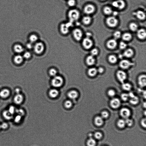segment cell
<instances>
[{"instance_id": "56", "label": "cell", "mask_w": 146, "mask_h": 146, "mask_svg": "<svg viewBox=\"0 0 146 146\" xmlns=\"http://www.w3.org/2000/svg\"><path fill=\"white\" fill-rule=\"evenodd\" d=\"M141 124L142 126L145 128L146 127V118H144L141 121Z\"/></svg>"}, {"instance_id": "26", "label": "cell", "mask_w": 146, "mask_h": 146, "mask_svg": "<svg viewBox=\"0 0 146 146\" xmlns=\"http://www.w3.org/2000/svg\"><path fill=\"white\" fill-rule=\"evenodd\" d=\"M122 88L125 91H129L131 90L132 86L129 83L124 82L122 83Z\"/></svg>"}, {"instance_id": "50", "label": "cell", "mask_w": 146, "mask_h": 146, "mask_svg": "<svg viewBox=\"0 0 146 146\" xmlns=\"http://www.w3.org/2000/svg\"><path fill=\"white\" fill-rule=\"evenodd\" d=\"M15 112L18 113V115H19L21 116L24 115L25 114L24 110L22 109H16Z\"/></svg>"}, {"instance_id": "20", "label": "cell", "mask_w": 146, "mask_h": 146, "mask_svg": "<svg viewBox=\"0 0 146 146\" xmlns=\"http://www.w3.org/2000/svg\"><path fill=\"white\" fill-rule=\"evenodd\" d=\"M10 93V91L7 89L2 90L0 92V96L2 98H6L8 97Z\"/></svg>"}, {"instance_id": "43", "label": "cell", "mask_w": 146, "mask_h": 146, "mask_svg": "<svg viewBox=\"0 0 146 146\" xmlns=\"http://www.w3.org/2000/svg\"><path fill=\"white\" fill-rule=\"evenodd\" d=\"M101 117L103 119L107 118L109 116V113L106 111H103L101 112Z\"/></svg>"}, {"instance_id": "37", "label": "cell", "mask_w": 146, "mask_h": 146, "mask_svg": "<svg viewBox=\"0 0 146 146\" xmlns=\"http://www.w3.org/2000/svg\"><path fill=\"white\" fill-rule=\"evenodd\" d=\"M103 11L104 13L107 15H110L113 12L112 9L109 7H106L104 8Z\"/></svg>"}, {"instance_id": "58", "label": "cell", "mask_w": 146, "mask_h": 146, "mask_svg": "<svg viewBox=\"0 0 146 146\" xmlns=\"http://www.w3.org/2000/svg\"><path fill=\"white\" fill-rule=\"evenodd\" d=\"M86 35L87 37L89 38H90L92 36V33L90 32H87L86 34Z\"/></svg>"}, {"instance_id": "8", "label": "cell", "mask_w": 146, "mask_h": 146, "mask_svg": "<svg viewBox=\"0 0 146 146\" xmlns=\"http://www.w3.org/2000/svg\"><path fill=\"white\" fill-rule=\"evenodd\" d=\"M82 44L84 47L87 49H90L93 45V43L90 38L86 37L83 39Z\"/></svg>"}, {"instance_id": "1", "label": "cell", "mask_w": 146, "mask_h": 146, "mask_svg": "<svg viewBox=\"0 0 146 146\" xmlns=\"http://www.w3.org/2000/svg\"><path fill=\"white\" fill-rule=\"evenodd\" d=\"M68 16L70 21L73 22L79 19L80 14L77 10L72 9L69 11Z\"/></svg>"}, {"instance_id": "5", "label": "cell", "mask_w": 146, "mask_h": 146, "mask_svg": "<svg viewBox=\"0 0 146 146\" xmlns=\"http://www.w3.org/2000/svg\"><path fill=\"white\" fill-rule=\"evenodd\" d=\"M116 75L117 79L121 83H123L127 78L126 73L122 70H118L117 72Z\"/></svg>"}, {"instance_id": "10", "label": "cell", "mask_w": 146, "mask_h": 146, "mask_svg": "<svg viewBox=\"0 0 146 146\" xmlns=\"http://www.w3.org/2000/svg\"><path fill=\"white\" fill-rule=\"evenodd\" d=\"M120 114L122 118L127 119L129 118L131 114V112L127 108H122L120 111Z\"/></svg>"}, {"instance_id": "57", "label": "cell", "mask_w": 146, "mask_h": 146, "mask_svg": "<svg viewBox=\"0 0 146 146\" xmlns=\"http://www.w3.org/2000/svg\"><path fill=\"white\" fill-rule=\"evenodd\" d=\"M26 47L29 49H31L33 47V46L32 44L28 43L26 45Z\"/></svg>"}, {"instance_id": "16", "label": "cell", "mask_w": 146, "mask_h": 146, "mask_svg": "<svg viewBox=\"0 0 146 146\" xmlns=\"http://www.w3.org/2000/svg\"><path fill=\"white\" fill-rule=\"evenodd\" d=\"M137 36L141 40H144L146 36V32L145 30L143 29L138 30Z\"/></svg>"}, {"instance_id": "33", "label": "cell", "mask_w": 146, "mask_h": 146, "mask_svg": "<svg viewBox=\"0 0 146 146\" xmlns=\"http://www.w3.org/2000/svg\"><path fill=\"white\" fill-rule=\"evenodd\" d=\"M117 125L120 128H124L126 125L125 120L122 119L119 120L117 122Z\"/></svg>"}, {"instance_id": "40", "label": "cell", "mask_w": 146, "mask_h": 146, "mask_svg": "<svg viewBox=\"0 0 146 146\" xmlns=\"http://www.w3.org/2000/svg\"><path fill=\"white\" fill-rule=\"evenodd\" d=\"M93 135L95 138L97 139H101L102 137V135L101 133L98 131L95 132L94 134Z\"/></svg>"}, {"instance_id": "22", "label": "cell", "mask_w": 146, "mask_h": 146, "mask_svg": "<svg viewBox=\"0 0 146 146\" xmlns=\"http://www.w3.org/2000/svg\"><path fill=\"white\" fill-rule=\"evenodd\" d=\"M97 73V69L95 67L91 68H90L88 71V75L92 77L95 76Z\"/></svg>"}, {"instance_id": "38", "label": "cell", "mask_w": 146, "mask_h": 146, "mask_svg": "<svg viewBox=\"0 0 146 146\" xmlns=\"http://www.w3.org/2000/svg\"><path fill=\"white\" fill-rule=\"evenodd\" d=\"M38 39L37 36L36 35L32 34L30 36L29 40L31 43L36 42Z\"/></svg>"}, {"instance_id": "9", "label": "cell", "mask_w": 146, "mask_h": 146, "mask_svg": "<svg viewBox=\"0 0 146 146\" xmlns=\"http://www.w3.org/2000/svg\"><path fill=\"white\" fill-rule=\"evenodd\" d=\"M132 65V63L130 61L126 59L122 60L119 63L120 67L124 69H128Z\"/></svg>"}, {"instance_id": "63", "label": "cell", "mask_w": 146, "mask_h": 146, "mask_svg": "<svg viewBox=\"0 0 146 146\" xmlns=\"http://www.w3.org/2000/svg\"><path fill=\"white\" fill-rule=\"evenodd\" d=\"M1 128V125H0V129Z\"/></svg>"}, {"instance_id": "21", "label": "cell", "mask_w": 146, "mask_h": 146, "mask_svg": "<svg viewBox=\"0 0 146 146\" xmlns=\"http://www.w3.org/2000/svg\"><path fill=\"white\" fill-rule=\"evenodd\" d=\"M78 92L75 90L70 91L69 92L68 95L69 98L71 99H75L77 98L78 97Z\"/></svg>"}, {"instance_id": "53", "label": "cell", "mask_w": 146, "mask_h": 146, "mask_svg": "<svg viewBox=\"0 0 146 146\" xmlns=\"http://www.w3.org/2000/svg\"><path fill=\"white\" fill-rule=\"evenodd\" d=\"M22 119L21 116L18 115L15 117V121L16 123H18L20 122Z\"/></svg>"}, {"instance_id": "3", "label": "cell", "mask_w": 146, "mask_h": 146, "mask_svg": "<svg viewBox=\"0 0 146 146\" xmlns=\"http://www.w3.org/2000/svg\"><path fill=\"white\" fill-rule=\"evenodd\" d=\"M73 22H69L66 23H62L60 26V30L62 33L64 34H67L69 32L70 27L72 26Z\"/></svg>"}, {"instance_id": "11", "label": "cell", "mask_w": 146, "mask_h": 146, "mask_svg": "<svg viewBox=\"0 0 146 146\" xmlns=\"http://www.w3.org/2000/svg\"><path fill=\"white\" fill-rule=\"evenodd\" d=\"M120 100L118 98H114L110 100V105L113 109H118L120 107Z\"/></svg>"}, {"instance_id": "14", "label": "cell", "mask_w": 146, "mask_h": 146, "mask_svg": "<svg viewBox=\"0 0 146 146\" xmlns=\"http://www.w3.org/2000/svg\"><path fill=\"white\" fill-rule=\"evenodd\" d=\"M106 45L109 49H114L116 48L117 45V41L115 39H111L108 41Z\"/></svg>"}, {"instance_id": "25", "label": "cell", "mask_w": 146, "mask_h": 146, "mask_svg": "<svg viewBox=\"0 0 146 146\" xmlns=\"http://www.w3.org/2000/svg\"><path fill=\"white\" fill-rule=\"evenodd\" d=\"M23 59V56L20 55H18L14 57V61L15 63L19 64L22 62Z\"/></svg>"}, {"instance_id": "49", "label": "cell", "mask_w": 146, "mask_h": 146, "mask_svg": "<svg viewBox=\"0 0 146 146\" xmlns=\"http://www.w3.org/2000/svg\"><path fill=\"white\" fill-rule=\"evenodd\" d=\"M127 45L126 43H125L124 42L122 41L120 43L119 47L121 49H123L126 47H127Z\"/></svg>"}, {"instance_id": "29", "label": "cell", "mask_w": 146, "mask_h": 146, "mask_svg": "<svg viewBox=\"0 0 146 146\" xmlns=\"http://www.w3.org/2000/svg\"><path fill=\"white\" fill-rule=\"evenodd\" d=\"M122 39L124 41H129L132 38V35L128 33H126L124 34L122 36Z\"/></svg>"}, {"instance_id": "6", "label": "cell", "mask_w": 146, "mask_h": 146, "mask_svg": "<svg viewBox=\"0 0 146 146\" xmlns=\"http://www.w3.org/2000/svg\"><path fill=\"white\" fill-rule=\"evenodd\" d=\"M35 53L37 54H40L43 52L44 49V44L41 42L36 43L34 46Z\"/></svg>"}, {"instance_id": "35", "label": "cell", "mask_w": 146, "mask_h": 146, "mask_svg": "<svg viewBox=\"0 0 146 146\" xmlns=\"http://www.w3.org/2000/svg\"><path fill=\"white\" fill-rule=\"evenodd\" d=\"M91 18L89 16H84L82 19L83 23L85 25L89 24L91 22Z\"/></svg>"}, {"instance_id": "2", "label": "cell", "mask_w": 146, "mask_h": 146, "mask_svg": "<svg viewBox=\"0 0 146 146\" xmlns=\"http://www.w3.org/2000/svg\"><path fill=\"white\" fill-rule=\"evenodd\" d=\"M63 83V80L62 77L59 76L54 77L51 81L52 85L55 88H58L62 85Z\"/></svg>"}, {"instance_id": "62", "label": "cell", "mask_w": 146, "mask_h": 146, "mask_svg": "<svg viewBox=\"0 0 146 146\" xmlns=\"http://www.w3.org/2000/svg\"><path fill=\"white\" fill-rule=\"evenodd\" d=\"M143 106L145 108H146V102H144V104H143Z\"/></svg>"}, {"instance_id": "42", "label": "cell", "mask_w": 146, "mask_h": 146, "mask_svg": "<svg viewBox=\"0 0 146 146\" xmlns=\"http://www.w3.org/2000/svg\"><path fill=\"white\" fill-rule=\"evenodd\" d=\"M108 95L110 97H114L116 95V92L114 90L110 89L108 91Z\"/></svg>"}, {"instance_id": "13", "label": "cell", "mask_w": 146, "mask_h": 146, "mask_svg": "<svg viewBox=\"0 0 146 146\" xmlns=\"http://www.w3.org/2000/svg\"><path fill=\"white\" fill-rule=\"evenodd\" d=\"M95 8L94 6L92 4H88L84 8V12L87 14H90L94 12Z\"/></svg>"}, {"instance_id": "45", "label": "cell", "mask_w": 146, "mask_h": 146, "mask_svg": "<svg viewBox=\"0 0 146 146\" xmlns=\"http://www.w3.org/2000/svg\"><path fill=\"white\" fill-rule=\"evenodd\" d=\"M49 73L51 76L54 77L57 76V72L56 70L55 69H51L49 71Z\"/></svg>"}, {"instance_id": "28", "label": "cell", "mask_w": 146, "mask_h": 146, "mask_svg": "<svg viewBox=\"0 0 146 146\" xmlns=\"http://www.w3.org/2000/svg\"><path fill=\"white\" fill-rule=\"evenodd\" d=\"M117 8L122 10L124 8L125 6V3L123 0H118L117 1Z\"/></svg>"}, {"instance_id": "24", "label": "cell", "mask_w": 146, "mask_h": 146, "mask_svg": "<svg viewBox=\"0 0 146 146\" xmlns=\"http://www.w3.org/2000/svg\"><path fill=\"white\" fill-rule=\"evenodd\" d=\"M14 49L15 52L18 53H22L24 51L23 47L20 44H17L14 45Z\"/></svg>"}, {"instance_id": "23", "label": "cell", "mask_w": 146, "mask_h": 146, "mask_svg": "<svg viewBox=\"0 0 146 146\" xmlns=\"http://www.w3.org/2000/svg\"><path fill=\"white\" fill-rule=\"evenodd\" d=\"M95 122L96 126H101L103 124V119L101 117H96L95 118Z\"/></svg>"}, {"instance_id": "46", "label": "cell", "mask_w": 146, "mask_h": 146, "mask_svg": "<svg viewBox=\"0 0 146 146\" xmlns=\"http://www.w3.org/2000/svg\"><path fill=\"white\" fill-rule=\"evenodd\" d=\"M72 105V102L70 100H67L65 103V106L67 109H69L71 108Z\"/></svg>"}, {"instance_id": "61", "label": "cell", "mask_w": 146, "mask_h": 146, "mask_svg": "<svg viewBox=\"0 0 146 146\" xmlns=\"http://www.w3.org/2000/svg\"><path fill=\"white\" fill-rule=\"evenodd\" d=\"M92 136H93V134L92 133L89 134V136L90 137V138H92Z\"/></svg>"}, {"instance_id": "15", "label": "cell", "mask_w": 146, "mask_h": 146, "mask_svg": "<svg viewBox=\"0 0 146 146\" xmlns=\"http://www.w3.org/2000/svg\"><path fill=\"white\" fill-rule=\"evenodd\" d=\"M134 15L138 19L141 20H144L146 18V14L144 11L139 10L134 13Z\"/></svg>"}, {"instance_id": "36", "label": "cell", "mask_w": 146, "mask_h": 146, "mask_svg": "<svg viewBox=\"0 0 146 146\" xmlns=\"http://www.w3.org/2000/svg\"><path fill=\"white\" fill-rule=\"evenodd\" d=\"M129 27L130 29L133 32H135L138 30V27L136 23H130Z\"/></svg>"}, {"instance_id": "19", "label": "cell", "mask_w": 146, "mask_h": 146, "mask_svg": "<svg viewBox=\"0 0 146 146\" xmlns=\"http://www.w3.org/2000/svg\"><path fill=\"white\" fill-rule=\"evenodd\" d=\"M134 55V52L132 49H128L124 52L123 56L126 58H130L132 56Z\"/></svg>"}, {"instance_id": "54", "label": "cell", "mask_w": 146, "mask_h": 146, "mask_svg": "<svg viewBox=\"0 0 146 146\" xmlns=\"http://www.w3.org/2000/svg\"><path fill=\"white\" fill-rule=\"evenodd\" d=\"M8 124L6 122H4L1 125V128L5 129H7L8 127Z\"/></svg>"}, {"instance_id": "30", "label": "cell", "mask_w": 146, "mask_h": 146, "mask_svg": "<svg viewBox=\"0 0 146 146\" xmlns=\"http://www.w3.org/2000/svg\"><path fill=\"white\" fill-rule=\"evenodd\" d=\"M130 102L132 105H135L139 103V97L136 96H135L134 97L130 98Z\"/></svg>"}, {"instance_id": "48", "label": "cell", "mask_w": 146, "mask_h": 146, "mask_svg": "<svg viewBox=\"0 0 146 146\" xmlns=\"http://www.w3.org/2000/svg\"><path fill=\"white\" fill-rule=\"evenodd\" d=\"M91 55L93 56L97 55L98 53V51L96 48H94L91 51Z\"/></svg>"}, {"instance_id": "18", "label": "cell", "mask_w": 146, "mask_h": 146, "mask_svg": "<svg viewBox=\"0 0 146 146\" xmlns=\"http://www.w3.org/2000/svg\"><path fill=\"white\" fill-rule=\"evenodd\" d=\"M87 65L88 66H92L95 64V59L93 56L92 55L88 56L86 59Z\"/></svg>"}, {"instance_id": "31", "label": "cell", "mask_w": 146, "mask_h": 146, "mask_svg": "<svg viewBox=\"0 0 146 146\" xmlns=\"http://www.w3.org/2000/svg\"><path fill=\"white\" fill-rule=\"evenodd\" d=\"M3 115L4 118L7 120L11 119L12 118V115L9 113L8 110H5L3 113Z\"/></svg>"}, {"instance_id": "41", "label": "cell", "mask_w": 146, "mask_h": 146, "mask_svg": "<svg viewBox=\"0 0 146 146\" xmlns=\"http://www.w3.org/2000/svg\"><path fill=\"white\" fill-rule=\"evenodd\" d=\"M113 36L115 40L119 39L121 36V33L119 31H116L114 33Z\"/></svg>"}, {"instance_id": "17", "label": "cell", "mask_w": 146, "mask_h": 146, "mask_svg": "<svg viewBox=\"0 0 146 146\" xmlns=\"http://www.w3.org/2000/svg\"><path fill=\"white\" fill-rule=\"evenodd\" d=\"M23 100V96L20 94H17L14 98V102L17 105H19L21 103Z\"/></svg>"}, {"instance_id": "32", "label": "cell", "mask_w": 146, "mask_h": 146, "mask_svg": "<svg viewBox=\"0 0 146 146\" xmlns=\"http://www.w3.org/2000/svg\"><path fill=\"white\" fill-rule=\"evenodd\" d=\"M108 60L110 63H115L117 62V58L115 55H111L108 57Z\"/></svg>"}, {"instance_id": "44", "label": "cell", "mask_w": 146, "mask_h": 146, "mask_svg": "<svg viewBox=\"0 0 146 146\" xmlns=\"http://www.w3.org/2000/svg\"><path fill=\"white\" fill-rule=\"evenodd\" d=\"M125 121L126 125H127L129 126H131L133 124V120L129 118L126 119Z\"/></svg>"}, {"instance_id": "55", "label": "cell", "mask_w": 146, "mask_h": 146, "mask_svg": "<svg viewBox=\"0 0 146 146\" xmlns=\"http://www.w3.org/2000/svg\"><path fill=\"white\" fill-rule=\"evenodd\" d=\"M97 70L98 73H100V74L102 73L105 71V69H104L102 67L98 68L97 69Z\"/></svg>"}, {"instance_id": "52", "label": "cell", "mask_w": 146, "mask_h": 146, "mask_svg": "<svg viewBox=\"0 0 146 146\" xmlns=\"http://www.w3.org/2000/svg\"><path fill=\"white\" fill-rule=\"evenodd\" d=\"M31 56V54L29 52H26L24 53L23 55V58H26V59H28L30 58Z\"/></svg>"}, {"instance_id": "34", "label": "cell", "mask_w": 146, "mask_h": 146, "mask_svg": "<svg viewBox=\"0 0 146 146\" xmlns=\"http://www.w3.org/2000/svg\"><path fill=\"white\" fill-rule=\"evenodd\" d=\"M87 144L88 146H95L96 145V142L93 138H90L87 141Z\"/></svg>"}, {"instance_id": "47", "label": "cell", "mask_w": 146, "mask_h": 146, "mask_svg": "<svg viewBox=\"0 0 146 146\" xmlns=\"http://www.w3.org/2000/svg\"><path fill=\"white\" fill-rule=\"evenodd\" d=\"M15 110H16V109H15L14 107V106H10V107L9 108L8 110V111L9 113H10V114H11L13 115V114H14V113H15Z\"/></svg>"}, {"instance_id": "4", "label": "cell", "mask_w": 146, "mask_h": 146, "mask_svg": "<svg viewBox=\"0 0 146 146\" xmlns=\"http://www.w3.org/2000/svg\"><path fill=\"white\" fill-rule=\"evenodd\" d=\"M106 23L109 27H114L118 24V21L115 17H110L106 19Z\"/></svg>"}, {"instance_id": "27", "label": "cell", "mask_w": 146, "mask_h": 146, "mask_svg": "<svg viewBox=\"0 0 146 146\" xmlns=\"http://www.w3.org/2000/svg\"><path fill=\"white\" fill-rule=\"evenodd\" d=\"M59 94V92L57 90L55 89L51 90L49 92V95L51 97L55 98L57 97Z\"/></svg>"}, {"instance_id": "59", "label": "cell", "mask_w": 146, "mask_h": 146, "mask_svg": "<svg viewBox=\"0 0 146 146\" xmlns=\"http://www.w3.org/2000/svg\"><path fill=\"white\" fill-rule=\"evenodd\" d=\"M15 93H16L17 94H20V90L19 88H17L15 89Z\"/></svg>"}, {"instance_id": "60", "label": "cell", "mask_w": 146, "mask_h": 146, "mask_svg": "<svg viewBox=\"0 0 146 146\" xmlns=\"http://www.w3.org/2000/svg\"><path fill=\"white\" fill-rule=\"evenodd\" d=\"M112 13H113V15H114V17L115 16H117V15H118V12L116 11H114V12H113Z\"/></svg>"}, {"instance_id": "39", "label": "cell", "mask_w": 146, "mask_h": 146, "mask_svg": "<svg viewBox=\"0 0 146 146\" xmlns=\"http://www.w3.org/2000/svg\"><path fill=\"white\" fill-rule=\"evenodd\" d=\"M121 97L122 100L125 101H127L129 99L128 94L126 93L122 94L121 95Z\"/></svg>"}, {"instance_id": "64", "label": "cell", "mask_w": 146, "mask_h": 146, "mask_svg": "<svg viewBox=\"0 0 146 146\" xmlns=\"http://www.w3.org/2000/svg\"><path fill=\"white\" fill-rule=\"evenodd\" d=\"M101 0V1H104V0Z\"/></svg>"}, {"instance_id": "12", "label": "cell", "mask_w": 146, "mask_h": 146, "mask_svg": "<svg viewBox=\"0 0 146 146\" xmlns=\"http://www.w3.org/2000/svg\"><path fill=\"white\" fill-rule=\"evenodd\" d=\"M138 83L139 86L143 88L146 85V76L145 75L143 74L139 76L138 79Z\"/></svg>"}, {"instance_id": "51", "label": "cell", "mask_w": 146, "mask_h": 146, "mask_svg": "<svg viewBox=\"0 0 146 146\" xmlns=\"http://www.w3.org/2000/svg\"><path fill=\"white\" fill-rule=\"evenodd\" d=\"M68 4L70 7H73L75 6L76 2L75 0H69L68 1Z\"/></svg>"}, {"instance_id": "7", "label": "cell", "mask_w": 146, "mask_h": 146, "mask_svg": "<svg viewBox=\"0 0 146 146\" xmlns=\"http://www.w3.org/2000/svg\"><path fill=\"white\" fill-rule=\"evenodd\" d=\"M73 36L74 38L77 41H80L83 37V33L81 30L79 29H74L73 32Z\"/></svg>"}]
</instances>
